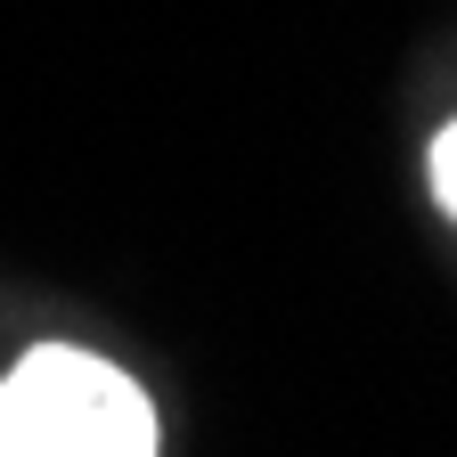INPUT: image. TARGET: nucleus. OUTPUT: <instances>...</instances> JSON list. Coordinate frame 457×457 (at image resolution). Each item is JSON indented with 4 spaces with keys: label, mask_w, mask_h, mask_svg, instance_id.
<instances>
[{
    "label": "nucleus",
    "mask_w": 457,
    "mask_h": 457,
    "mask_svg": "<svg viewBox=\"0 0 457 457\" xmlns=\"http://www.w3.org/2000/svg\"><path fill=\"white\" fill-rule=\"evenodd\" d=\"M155 400L131 368L74 343H33L0 376V457H155Z\"/></svg>",
    "instance_id": "f257e3e1"
},
{
    "label": "nucleus",
    "mask_w": 457,
    "mask_h": 457,
    "mask_svg": "<svg viewBox=\"0 0 457 457\" xmlns=\"http://www.w3.org/2000/svg\"><path fill=\"white\" fill-rule=\"evenodd\" d=\"M433 196L457 220V123H441V139H433Z\"/></svg>",
    "instance_id": "f03ea898"
}]
</instances>
